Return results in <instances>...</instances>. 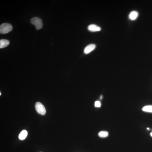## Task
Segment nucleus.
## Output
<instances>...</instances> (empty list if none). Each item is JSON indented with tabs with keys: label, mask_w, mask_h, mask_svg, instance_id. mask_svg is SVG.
<instances>
[{
	"label": "nucleus",
	"mask_w": 152,
	"mask_h": 152,
	"mask_svg": "<svg viewBox=\"0 0 152 152\" xmlns=\"http://www.w3.org/2000/svg\"><path fill=\"white\" fill-rule=\"evenodd\" d=\"M13 27L11 24L4 23L0 26V32L1 34H6L11 31Z\"/></svg>",
	"instance_id": "obj_1"
},
{
	"label": "nucleus",
	"mask_w": 152,
	"mask_h": 152,
	"mask_svg": "<svg viewBox=\"0 0 152 152\" xmlns=\"http://www.w3.org/2000/svg\"><path fill=\"white\" fill-rule=\"evenodd\" d=\"M31 22L32 24L35 25L37 30H40L42 27V22L40 18L37 17L33 18L31 19Z\"/></svg>",
	"instance_id": "obj_2"
},
{
	"label": "nucleus",
	"mask_w": 152,
	"mask_h": 152,
	"mask_svg": "<svg viewBox=\"0 0 152 152\" xmlns=\"http://www.w3.org/2000/svg\"><path fill=\"white\" fill-rule=\"evenodd\" d=\"M35 108L37 112L41 115H44L46 113V110L44 106L40 102H37L35 104Z\"/></svg>",
	"instance_id": "obj_3"
},
{
	"label": "nucleus",
	"mask_w": 152,
	"mask_h": 152,
	"mask_svg": "<svg viewBox=\"0 0 152 152\" xmlns=\"http://www.w3.org/2000/svg\"><path fill=\"white\" fill-rule=\"evenodd\" d=\"M96 47V46L95 44H91L88 45L84 49V53L86 54H89L93 51Z\"/></svg>",
	"instance_id": "obj_4"
},
{
	"label": "nucleus",
	"mask_w": 152,
	"mask_h": 152,
	"mask_svg": "<svg viewBox=\"0 0 152 152\" xmlns=\"http://www.w3.org/2000/svg\"><path fill=\"white\" fill-rule=\"evenodd\" d=\"M88 29L90 31L96 32L99 31L101 30V28L96 25L92 24L88 26Z\"/></svg>",
	"instance_id": "obj_5"
},
{
	"label": "nucleus",
	"mask_w": 152,
	"mask_h": 152,
	"mask_svg": "<svg viewBox=\"0 0 152 152\" xmlns=\"http://www.w3.org/2000/svg\"><path fill=\"white\" fill-rule=\"evenodd\" d=\"M138 16V12L136 11H133L130 12L129 14V19L131 20H136Z\"/></svg>",
	"instance_id": "obj_6"
},
{
	"label": "nucleus",
	"mask_w": 152,
	"mask_h": 152,
	"mask_svg": "<svg viewBox=\"0 0 152 152\" xmlns=\"http://www.w3.org/2000/svg\"><path fill=\"white\" fill-rule=\"evenodd\" d=\"M9 41L7 40L1 39L0 40V48H3L7 46L9 44Z\"/></svg>",
	"instance_id": "obj_7"
},
{
	"label": "nucleus",
	"mask_w": 152,
	"mask_h": 152,
	"mask_svg": "<svg viewBox=\"0 0 152 152\" xmlns=\"http://www.w3.org/2000/svg\"><path fill=\"white\" fill-rule=\"evenodd\" d=\"M28 132L27 131L25 130H22L20 133L18 138L20 140H23L26 138Z\"/></svg>",
	"instance_id": "obj_8"
},
{
	"label": "nucleus",
	"mask_w": 152,
	"mask_h": 152,
	"mask_svg": "<svg viewBox=\"0 0 152 152\" xmlns=\"http://www.w3.org/2000/svg\"><path fill=\"white\" fill-rule=\"evenodd\" d=\"M108 133L106 131H101L98 133V136L101 137H105L108 136Z\"/></svg>",
	"instance_id": "obj_9"
},
{
	"label": "nucleus",
	"mask_w": 152,
	"mask_h": 152,
	"mask_svg": "<svg viewBox=\"0 0 152 152\" xmlns=\"http://www.w3.org/2000/svg\"><path fill=\"white\" fill-rule=\"evenodd\" d=\"M143 111L149 112H152V106H145L142 108Z\"/></svg>",
	"instance_id": "obj_10"
},
{
	"label": "nucleus",
	"mask_w": 152,
	"mask_h": 152,
	"mask_svg": "<svg viewBox=\"0 0 152 152\" xmlns=\"http://www.w3.org/2000/svg\"><path fill=\"white\" fill-rule=\"evenodd\" d=\"M101 106L100 102L99 101H96L95 103V106L96 107H100Z\"/></svg>",
	"instance_id": "obj_11"
},
{
	"label": "nucleus",
	"mask_w": 152,
	"mask_h": 152,
	"mask_svg": "<svg viewBox=\"0 0 152 152\" xmlns=\"http://www.w3.org/2000/svg\"><path fill=\"white\" fill-rule=\"evenodd\" d=\"M100 98V99H101V100L102 99V96H101Z\"/></svg>",
	"instance_id": "obj_12"
},
{
	"label": "nucleus",
	"mask_w": 152,
	"mask_h": 152,
	"mask_svg": "<svg viewBox=\"0 0 152 152\" xmlns=\"http://www.w3.org/2000/svg\"><path fill=\"white\" fill-rule=\"evenodd\" d=\"M151 136L152 137V132L150 133Z\"/></svg>",
	"instance_id": "obj_13"
},
{
	"label": "nucleus",
	"mask_w": 152,
	"mask_h": 152,
	"mask_svg": "<svg viewBox=\"0 0 152 152\" xmlns=\"http://www.w3.org/2000/svg\"><path fill=\"white\" fill-rule=\"evenodd\" d=\"M147 130H150V129H149V128H147Z\"/></svg>",
	"instance_id": "obj_14"
},
{
	"label": "nucleus",
	"mask_w": 152,
	"mask_h": 152,
	"mask_svg": "<svg viewBox=\"0 0 152 152\" xmlns=\"http://www.w3.org/2000/svg\"><path fill=\"white\" fill-rule=\"evenodd\" d=\"M1 92H0V95H1Z\"/></svg>",
	"instance_id": "obj_15"
},
{
	"label": "nucleus",
	"mask_w": 152,
	"mask_h": 152,
	"mask_svg": "<svg viewBox=\"0 0 152 152\" xmlns=\"http://www.w3.org/2000/svg\"></svg>",
	"instance_id": "obj_16"
}]
</instances>
